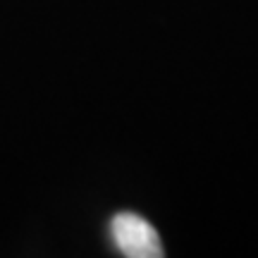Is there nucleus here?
Listing matches in <instances>:
<instances>
[{
	"label": "nucleus",
	"mask_w": 258,
	"mask_h": 258,
	"mask_svg": "<svg viewBox=\"0 0 258 258\" xmlns=\"http://www.w3.org/2000/svg\"><path fill=\"white\" fill-rule=\"evenodd\" d=\"M112 244L129 258H158L163 256V244L156 227L137 213H117L110 220Z\"/></svg>",
	"instance_id": "nucleus-1"
}]
</instances>
